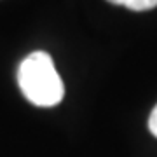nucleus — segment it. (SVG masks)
Instances as JSON below:
<instances>
[{
    "mask_svg": "<svg viewBox=\"0 0 157 157\" xmlns=\"http://www.w3.org/2000/svg\"><path fill=\"white\" fill-rule=\"evenodd\" d=\"M17 84L26 100L37 107H54L65 96V86L54 61L44 51H35L21 61Z\"/></svg>",
    "mask_w": 157,
    "mask_h": 157,
    "instance_id": "obj_1",
    "label": "nucleus"
},
{
    "mask_svg": "<svg viewBox=\"0 0 157 157\" xmlns=\"http://www.w3.org/2000/svg\"><path fill=\"white\" fill-rule=\"evenodd\" d=\"M113 6H126L131 11H150L157 7V0H108Z\"/></svg>",
    "mask_w": 157,
    "mask_h": 157,
    "instance_id": "obj_2",
    "label": "nucleus"
},
{
    "mask_svg": "<svg viewBox=\"0 0 157 157\" xmlns=\"http://www.w3.org/2000/svg\"><path fill=\"white\" fill-rule=\"evenodd\" d=\"M148 129H150V133L157 138V105L154 107L152 110L150 117H148Z\"/></svg>",
    "mask_w": 157,
    "mask_h": 157,
    "instance_id": "obj_3",
    "label": "nucleus"
}]
</instances>
